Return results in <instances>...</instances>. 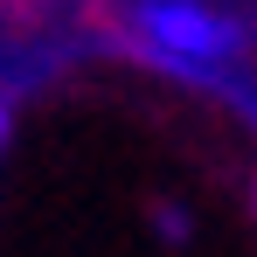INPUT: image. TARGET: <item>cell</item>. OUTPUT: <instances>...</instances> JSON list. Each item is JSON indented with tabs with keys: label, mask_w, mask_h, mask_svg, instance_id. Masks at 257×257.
Instances as JSON below:
<instances>
[{
	"label": "cell",
	"mask_w": 257,
	"mask_h": 257,
	"mask_svg": "<svg viewBox=\"0 0 257 257\" xmlns=\"http://www.w3.org/2000/svg\"><path fill=\"white\" fill-rule=\"evenodd\" d=\"M139 35L153 42L167 70H188V77H209L215 63L243 49V28L202 0H139Z\"/></svg>",
	"instance_id": "cell-1"
},
{
	"label": "cell",
	"mask_w": 257,
	"mask_h": 257,
	"mask_svg": "<svg viewBox=\"0 0 257 257\" xmlns=\"http://www.w3.org/2000/svg\"><path fill=\"white\" fill-rule=\"evenodd\" d=\"M0 146H7V104H0Z\"/></svg>",
	"instance_id": "cell-2"
},
{
	"label": "cell",
	"mask_w": 257,
	"mask_h": 257,
	"mask_svg": "<svg viewBox=\"0 0 257 257\" xmlns=\"http://www.w3.org/2000/svg\"><path fill=\"white\" fill-rule=\"evenodd\" d=\"M250 195H257V188H250Z\"/></svg>",
	"instance_id": "cell-3"
}]
</instances>
